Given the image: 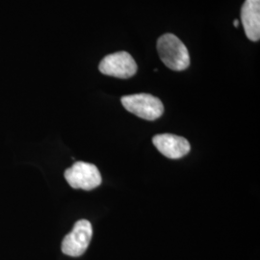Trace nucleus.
Here are the masks:
<instances>
[{"label":"nucleus","instance_id":"8","mask_svg":"<svg viewBox=\"0 0 260 260\" xmlns=\"http://www.w3.org/2000/svg\"><path fill=\"white\" fill-rule=\"evenodd\" d=\"M233 24H234L235 27H238V25H239V20H238V19H235L234 22H233Z\"/></svg>","mask_w":260,"mask_h":260},{"label":"nucleus","instance_id":"4","mask_svg":"<svg viewBox=\"0 0 260 260\" xmlns=\"http://www.w3.org/2000/svg\"><path fill=\"white\" fill-rule=\"evenodd\" d=\"M99 69L103 75L126 79L135 75L138 67L128 52L120 51L105 56Z\"/></svg>","mask_w":260,"mask_h":260},{"label":"nucleus","instance_id":"7","mask_svg":"<svg viewBox=\"0 0 260 260\" xmlns=\"http://www.w3.org/2000/svg\"><path fill=\"white\" fill-rule=\"evenodd\" d=\"M241 21L249 40L258 42L260 38V0H246L241 9Z\"/></svg>","mask_w":260,"mask_h":260},{"label":"nucleus","instance_id":"6","mask_svg":"<svg viewBox=\"0 0 260 260\" xmlns=\"http://www.w3.org/2000/svg\"><path fill=\"white\" fill-rule=\"evenodd\" d=\"M152 142L164 156L171 159L183 157L191 149V146L185 138L173 134H159L153 137Z\"/></svg>","mask_w":260,"mask_h":260},{"label":"nucleus","instance_id":"3","mask_svg":"<svg viewBox=\"0 0 260 260\" xmlns=\"http://www.w3.org/2000/svg\"><path fill=\"white\" fill-rule=\"evenodd\" d=\"M66 180L75 189L93 190L102 184L103 178L96 166L86 162H75L65 172Z\"/></svg>","mask_w":260,"mask_h":260},{"label":"nucleus","instance_id":"2","mask_svg":"<svg viewBox=\"0 0 260 260\" xmlns=\"http://www.w3.org/2000/svg\"><path fill=\"white\" fill-rule=\"evenodd\" d=\"M121 103L127 111L147 121H155L164 113L162 102L149 93H135L122 96Z\"/></svg>","mask_w":260,"mask_h":260},{"label":"nucleus","instance_id":"5","mask_svg":"<svg viewBox=\"0 0 260 260\" xmlns=\"http://www.w3.org/2000/svg\"><path fill=\"white\" fill-rule=\"evenodd\" d=\"M93 228L87 220L76 222L74 230L69 233L62 242V251L73 257L82 255L92 240Z\"/></svg>","mask_w":260,"mask_h":260},{"label":"nucleus","instance_id":"1","mask_svg":"<svg viewBox=\"0 0 260 260\" xmlns=\"http://www.w3.org/2000/svg\"><path fill=\"white\" fill-rule=\"evenodd\" d=\"M157 50L162 62L173 71H184L190 65V56L185 45L174 34L158 39Z\"/></svg>","mask_w":260,"mask_h":260}]
</instances>
